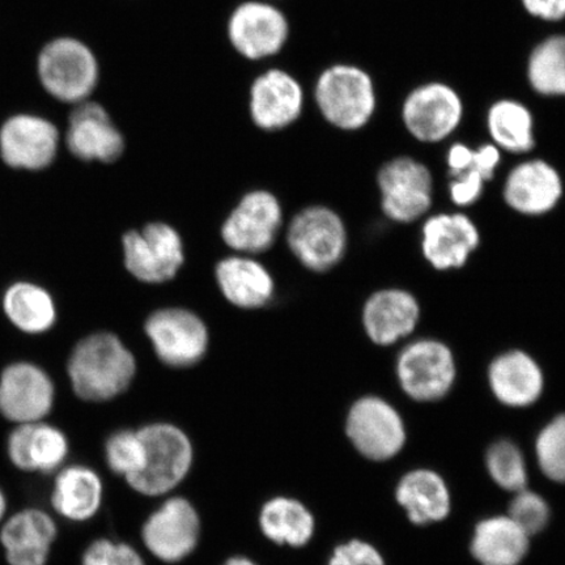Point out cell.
Masks as SVG:
<instances>
[{"instance_id": "cell-1", "label": "cell", "mask_w": 565, "mask_h": 565, "mask_svg": "<svg viewBox=\"0 0 565 565\" xmlns=\"http://www.w3.org/2000/svg\"><path fill=\"white\" fill-rule=\"evenodd\" d=\"M137 360L116 334L98 331L77 342L67 362V376L77 398L115 399L130 387Z\"/></svg>"}, {"instance_id": "cell-2", "label": "cell", "mask_w": 565, "mask_h": 565, "mask_svg": "<svg viewBox=\"0 0 565 565\" xmlns=\"http://www.w3.org/2000/svg\"><path fill=\"white\" fill-rule=\"evenodd\" d=\"M145 448V461L137 475L126 480L145 497H161L185 479L194 461L193 444L179 427L152 423L138 430Z\"/></svg>"}, {"instance_id": "cell-3", "label": "cell", "mask_w": 565, "mask_h": 565, "mask_svg": "<svg viewBox=\"0 0 565 565\" xmlns=\"http://www.w3.org/2000/svg\"><path fill=\"white\" fill-rule=\"evenodd\" d=\"M318 110L327 121L344 131L362 129L376 110V90L366 71L334 65L318 76L315 87Z\"/></svg>"}, {"instance_id": "cell-4", "label": "cell", "mask_w": 565, "mask_h": 565, "mask_svg": "<svg viewBox=\"0 0 565 565\" xmlns=\"http://www.w3.org/2000/svg\"><path fill=\"white\" fill-rule=\"evenodd\" d=\"M287 243L308 270L327 273L344 257L348 231L335 211L312 206L301 210L289 223Z\"/></svg>"}, {"instance_id": "cell-5", "label": "cell", "mask_w": 565, "mask_h": 565, "mask_svg": "<svg viewBox=\"0 0 565 565\" xmlns=\"http://www.w3.org/2000/svg\"><path fill=\"white\" fill-rule=\"evenodd\" d=\"M39 74L49 94L61 102L81 104L97 86L98 65L83 42L60 39L41 52Z\"/></svg>"}, {"instance_id": "cell-6", "label": "cell", "mask_w": 565, "mask_h": 565, "mask_svg": "<svg viewBox=\"0 0 565 565\" xmlns=\"http://www.w3.org/2000/svg\"><path fill=\"white\" fill-rule=\"evenodd\" d=\"M122 247L127 271L148 285L172 280L185 263L180 233L167 223L125 233Z\"/></svg>"}, {"instance_id": "cell-7", "label": "cell", "mask_w": 565, "mask_h": 565, "mask_svg": "<svg viewBox=\"0 0 565 565\" xmlns=\"http://www.w3.org/2000/svg\"><path fill=\"white\" fill-rule=\"evenodd\" d=\"M399 385L409 398L440 401L455 385L457 365L454 352L436 339H418L401 351L397 360Z\"/></svg>"}, {"instance_id": "cell-8", "label": "cell", "mask_w": 565, "mask_h": 565, "mask_svg": "<svg viewBox=\"0 0 565 565\" xmlns=\"http://www.w3.org/2000/svg\"><path fill=\"white\" fill-rule=\"evenodd\" d=\"M145 330L158 358L173 369L200 363L209 350L206 323L189 309H159L147 318Z\"/></svg>"}, {"instance_id": "cell-9", "label": "cell", "mask_w": 565, "mask_h": 565, "mask_svg": "<svg viewBox=\"0 0 565 565\" xmlns=\"http://www.w3.org/2000/svg\"><path fill=\"white\" fill-rule=\"evenodd\" d=\"M227 34L239 55L260 61L282 51L289 38V23L285 12L271 2L246 0L231 13Z\"/></svg>"}, {"instance_id": "cell-10", "label": "cell", "mask_w": 565, "mask_h": 565, "mask_svg": "<svg viewBox=\"0 0 565 565\" xmlns=\"http://www.w3.org/2000/svg\"><path fill=\"white\" fill-rule=\"evenodd\" d=\"M377 183L381 207L395 223H413L433 206L434 180L429 169L412 158L387 161Z\"/></svg>"}, {"instance_id": "cell-11", "label": "cell", "mask_w": 565, "mask_h": 565, "mask_svg": "<svg viewBox=\"0 0 565 565\" xmlns=\"http://www.w3.org/2000/svg\"><path fill=\"white\" fill-rule=\"evenodd\" d=\"M55 397L54 381L39 364L20 360L0 373V415L15 426L45 420Z\"/></svg>"}, {"instance_id": "cell-12", "label": "cell", "mask_w": 565, "mask_h": 565, "mask_svg": "<svg viewBox=\"0 0 565 565\" xmlns=\"http://www.w3.org/2000/svg\"><path fill=\"white\" fill-rule=\"evenodd\" d=\"M282 223L278 198L266 190L243 196L222 227L224 243L238 254L267 252L277 239Z\"/></svg>"}, {"instance_id": "cell-13", "label": "cell", "mask_w": 565, "mask_h": 565, "mask_svg": "<svg viewBox=\"0 0 565 565\" xmlns=\"http://www.w3.org/2000/svg\"><path fill=\"white\" fill-rule=\"evenodd\" d=\"M200 536V514L189 500L179 497L164 501L141 529V540L147 550L168 564L182 562L192 555Z\"/></svg>"}, {"instance_id": "cell-14", "label": "cell", "mask_w": 565, "mask_h": 565, "mask_svg": "<svg viewBox=\"0 0 565 565\" xmlns=\"http://www.w3.org/2000/svg\"><path fill=\"white\" fill-rule=\"evenodd\" d=\"M345 430L359 454L373 461H386L398 455L406 441L405 424L397 409L379 397L356 401Z\"/></svg>"}, {"instance_id": "cell-15", "label": "cell", "mask_w": 565, "mask_h": 565, "mask_svg": "<svg viewBox=\"0 0 565 565\" xmlns=\"http://www.w3.org/2000/svg\"><path fill=\"white\" fill-rule=\"evenodd\" d=\"M462 116L461 97L444 83L424 84L414 89L402 106L406 129L424 143L447 139L457 130Z\"/></svg>"}, {"instance_id": "cell-16", "label": "cell", "mask_w": 565, "mask_h": 565, "mask_svg": "<svg viewBox=\"0 0 565 565\" xmlns=\"http://www.w3.org/2000/svg\"><path fill=\"white\" fill-rule=\"evenodd\" d=\"M303 90L296 77L281 68H270L254 79L249 113L258 129L273 132L294 125L302 115Z\"/></svg>"}, {"instance_id": "cell-17", "label": "cell", "mask_w": 565, "mask_h": 565, "mask_svg": "<svg viewBox=\"0 0 565 565\" xmlns=\"http://www.w3.org/2000/svg\"><path fill=\"white\" fill-rule=\"evenodd\" d=\"M60 132L44 118L17 116L0 130V157L13 169L38 172L53 164Z\"/></svg>"}, {"instance_id": "cell-18", "label": "cell", "mask_w": 565, "mask_h": 565, "mask_svg": "<svg viewBox=\"0 0 565 565\" xmlns=\"http://www.w3.org/2000/svg\"><path fill=\"white\" fill-rule=\"evenodd\" d=\"M479 244L480 233L476 223L459 212L430 216L423 225V256L436 270L463 267Z\"/></svg>"}, {"instance_id": "cell-19", "label": "cell", "mask_w": 565, "mask_h": 565, "mask_svg": "<svg viewBox=\"0 0 565 565\" xmlns=\"http://www.w3.org/2000/svg\"><path fill=\"white\" fill-rule=\"evenodd\" d=\"M68 151L83 161L115 162L125 152V138L109 113L97 103L77 104L70 116Z\"/></svg>"}, {"instance_id": "cell-20", "label": "cell", "mask_w": 565, "mask_h": 565, "mask_svg": "<svg viewBox=\"0 0 565 565\" xmlns=\"http://www.w3.org/2000/svg\"><path fill=\"white\" fill-rule=\"evenodd\" d=\"M7 456L17 469L53 475L65 465L70 454L67 436L45 420L18 424L6 445Z\"/></svg>"}, {"instance_id": "cell-21", "label": "cell", "mask_w": 565, "mask_h": 565, "mask_svg": "<svg viewBox=\"0 0 565 565\" xmlns=\"http://www.w3.org/2000/svg\"><path fill=\"white\" fill-rule=\"evenodd\" d=\"M503 195L508 206L519 214L545 215L562 200V177L545 160H527L507 175Z\"/></svg>"}, {"instance_id": "cell-22", "label": "cell", "mask_w": 565, "mask_h": 565, "mask_svg": "<svg viewBox=\"0 0 565 565\" xmlns=\"http://www.w3.org/2000/svg\"><path fill=\"white\" fill-rule=\"evenodd\" d=\"M58 535L52 515L39 508L12 514L0 530V543L9 565H46Z\"/></svg>"}, {"instance_id": "cell-23", "label": "cell", "mask_w": 565, "mask_h": 565, "mask_svg": "<svg viewBox=\"0 0 565 565\" xmlns=\"http://www.w3.org/2000/svg\"><path fill=\"white\" fill-rule=\"evenodd\" d=\"M363 327L374 344L392 345L414 333L420 320V306L412 292L385 288L364 303Z\"/></svg>"}, {"instance_id": "cell-24", "label": "cell", "mask_w": 565, "mask_h": 565, "mask_svg": "<svg viewBox=\"0 0 565 565\" xmlns=\"http://www.w3.org/2000/svg\"><path fill=\"white\" fill-rule=\"evenodd\" d=\"M491 391L501 404L527 407L539 401L545 376L536 360L521 350L501 353L489 366Z\"/></svg>"}, {"instance_id": "cell-25", "label": "cell", "mask_w": 565, "mask_h": 565, "mask_svg": "<svg viewBox=\"0 0 565 565\" xmlns=\"http://www.w3.org/2000/svg\"><path fill=\"white\" fill-rule=\"evenodd\" d=\"M215 275L224 298L237 308H264L274 298L275 282L271 274L246 254L222 259Z\"/></svg>"}, {"instance_id": "cell-26", "label": "cell", "mask_w": 565, "mask_h": 565, "mask_svg": "<svg viewBox=\"0 0 565 565\" xmlns=\"http://www.w3.org/2000/svg\"><path fill=\"white\" fill-rule=\"evenodd\" d=\"M103 499V480L88 466L71 465L56 472L51 500L61 518L73 522L94 519Z\"/></svg>"}, {"instance_id": "cell-27", "label": "cell", "mask_w": 565, "mask_h": 565, "mask_svg": "<svg viewBox=\"0 0 565 565\" xmlns=\"http://www.w3.org/2000/svg\"><path fill=\"white\" fill-rule=\"evenodd\" d=\"M2 309L12 327L28 335L46 334L58 320L53 295L31 280H19L7 287Z\"/></svg>"}, {"instance_id": "cell-28", "label": "cell", "mask_w": 565, "mask_h": 565, "mask_svg": "<svg viewBox=\"0 0 565 565\" xmlns=\"http://www.w3.org/2000/svg\"><path fill=\"white\" fill-rule=\"evenodd\" d=\"M398 503L416 525L433 524L450 512V494L439 475L429 470H415L401 480Z\"/></svg>"}, {"instance_id": "cell-29", "label": "cell", "mask_w": 565, "mask_h": 565, "mask_svg": "<svg viewBox=\"0 0 565 565\" xmlns=\"http://www.w3.org/2000/svg\"><path fill=\"white\" fill-rule=\"evenodd\" d=\"M529 548V535L511 518L479 522L471 553L482 565H518Z\"/></svg>"}, {"instance_id": "cell-30", "label": "cell", "mask_w": 565, "mask_h": 565, "mask_svg": "<svg viewBox=\"0 0 565 565\" xmlns=\"http://www.w3.org/2000/svg\"><path fill=\"white\" fill-rule=\"evenodd\" d=\"M259 527L275 545L307 546L315 535V518L301 501L278 497L268 500L259 513Z\"/></svg>"}, {"instance_id": "cell-31", "label": "cell", "mask_w": 565, "mask_h": 565, "mask_svg": "<svg viewBox=\"0 0 565 565\" xmlns=\"http://www.w3.org/2000/svg\"><path fill=\"white\" fill-rule=\"evenodd\" d=\"M487 129L499 150L526 153L535 146L532 111L519 102L494 103L487 115Z\"/></svg>"}, {"instance_id": "cell-32", "label": "cell", "mask_w": 565, "mask_h": 565, "mask_svg": "<svg viewBox=\"0 0 565 565\" xmlns=\"http://www.w3.org/2000/svg\"><path fill=\"white\" fill-rule=\"evenodd\" d=\"M530 86L543 96H565V35L542 41L527 62Z\"/></svg>"}, {"instance_id": "cell-33", "label": "cell", "mask_w": 565, "mask_h": 565, "mask_svg": "<svg viewBox=\"0 0 565 565\" xmlns=\"http://www.w3.org/2000/svg\"><path fill=\"white\" fill-rule=\"evenodd\" d=\"M487 469L501 489L512 492L525 490L527 472L524 456L511 441L493 444L486 457Z\"/></svg>"}, {"instance_id": "cell-34", "label": "cell", "mask_w": 565, "mask_h": 565, "mask_svg": "<svg viewBox=\"0 0 565 565\" xmlns=\"http://www.w3.org/2000/svg\"><path fill=\"white\" fill-rule=\"evenodd\" d=\"M105 459L109 469L126 480L137 475L145 461V448L138 430L121 429L105 443Z\"/></svg>"}, {"instance_id": "cell-35", "label": "cell", "mask_w": 565, "mask_h": 565, "mask_svg": "<svg viewBox=\"0 0 565 565\" xmlns=\"http://www.w3.org/2000/svg\"><path fill=\"white\" fill-rule=\"evenodd\" d=\"M536 457L543 475L565 483V414L556 416L536 439Z\"/></svg>"}, {"instance_id": "cell-36", "label": "cell", "mask_w": 565, "mask_h": 565, "mask_svg": "<svg viewBox=\"0 0 565 565\" xmlns=\"http://www.w3.org/2000/svg\"><path fill=\"white\" fill-rule=\"evenodd\" d=\"M508 518H511L527 535H533L547 525L548 505L539 493L521 490L512 500Z\"/></svg>"}, {"instance_id": "cell-37", "label": "cell", "mask_w": 565, "mask_h": 565, "mask_svg": "<svg viewBox=\"0 0 565 565\" xmlns=\"http://www.w3.org/2000/svg\"><path fill=\"white\" fill-rule=\"evenodd\" d=\"M82 565H146L138 551L127 543L97 540L84 551Z\"/></svg>"}, {"instance_id": "cell-38", "label": "cell", "mask_w": 565, "mask_h": 565, "mask_svg": "<svg viewBox=\"0 0 565 565\" xmlns=\"http://www.w3.org/2000/svg\"><path fill=\"white\" fill-rule=\"evenodd\" d=\"M329 565H385V562L370 543L355 540L338 546Z\"/></svg>"}, {"instance_id": "cell-39", "label": "cell", "mask_w": 565, "mask_h": 565, "mask_svg": "<svg viewBox=\"0 0 565 565\" xmlns=\"http://www.w3.org/2000/svg\"><path fill=\"white\" fill-rule=\"evenodd\" d=\"M486 182L475 169L454 177L449 186L451 201L459 207L471 206L482 198Z\"/></svg>"}, {"instance_id": "cell-40", "label": "cell", "mask_w": 565, "mask_h": 565, "mask_svg": "<svg viewBox=\"0 0 565 565\" xmlns=\"http://www.w3.org/2000/svg\"><path fill=\"white\" fill-rule=\"evenodd\" d=\"M499 164V148L494 145H484L480 146L478 150H475V157H472V166L470 169H475V171L484 177L486 181H490L493 179L494 172H497Z\"/></svg>"}, {"instance_id": "cell-41", "label": "cell", "mask_w": 565, "mask_h": 565, "mask_svg": "<svg viewBox=\"0 0 565 565\" xmlns=\"http://www.w3.org/2000/svg\"><path fill=\"white\" fill-rule=\"evenodd\" d=\"M530 15L545 21L565 19V0H522Z\"/></svg>"}, {"instance_id": "cell-42", "label": "cell", "mask_w": 565, "mask_h": 565, "mask_svg": "<svg viewBox=\"0 0 565 565\" xmlns=\"http://www.w3.org/2000/svg\"><path fill=\"white\" fill-rule=\"evenodd\" d=\"M472 157H475V150H471L469 146L456 143L450 147L447 154V162L451 179L469 171L472 166Z\"/></svg>"}, {"instance_id": "cell-43", "label": "cell", "mask_w": 565, "mask_h": 565, "mask_svg": "<svg viewBox=\"0 0 565 565\" xmlns=\"http://www.w3.org/2000/svg\"><path fill=\"white\" fill-rule=\"evenodd\" d=\"M223 565H258L254 563L249 557L245 556H233L231 559L225 562Z\"/></svg>"}, {"instance_id": "cell-44", "label": "cell", "mask_w": 565, "mask_h": 565, "mask_svg": "<svg viewBox=\"0 0 565 565\" xmlns=\"http://www.w3.org/2000/svg\"><path fill=\"white\" fill-rule=\"evenodd\" d=\"M7 513V498L2 489H0V522L3 521Z\"/></svg>"}]
</instances>
